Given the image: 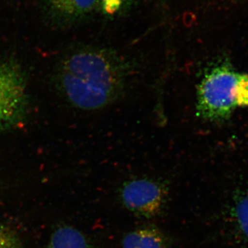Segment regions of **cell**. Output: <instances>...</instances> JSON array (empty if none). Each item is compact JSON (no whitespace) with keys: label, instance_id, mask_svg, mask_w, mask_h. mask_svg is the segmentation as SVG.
<instances>
[{"label":"cell","instance_id":"8992f818","mask_svg":"<svg viewBox=\"0 0 248 248\" xmlns=\"http://www.w3.org/2000/svg\"><path fill=\"white\" fill-rule=\"evenodd\" d=\"M56 17L66 20L78 19L91 14L99 5V0H46Z\"/></svg>","mask_w":248,"mask_h":248},{"label":"cell","instance_id":"52a82bcc","mask_svg":"<svg viewBox=\"0 0 248 248\" xmlns=\"http://www.w3.org/2000/svg\"><path fill=\"white\" fill-rule=\"evenodd\" d=\"M230 217L235 234L248 246V187L239 191L235 196Z\"/></svg>","mask_w":248,"mask_h":248},{"label":"cell","instance_id":"8fae6325","mask_svg":"<svg viewBox=\"0 0 248 248\" xmlns=\"http://www.w3.org/2000/svg\"><path fill=\"white\" fill-rule=\"evenodd\" d=\"M126 0H99L103 11L109 14H116L123 7Z\"/></svg>","mask_w":248,"mask_h":248},{"label":"cell","instance_id":"277c9868","mask_svg":"<svg viewBox=\"0 0 248 248\" xmlns=\"http://www.w3.org/2000/svg\"><path fill=\"white\" fill-rule=\"evenodd\" d=\"M166 235L154 226L140 227L129 232L122 239V248H166Z\"/></svg>","mask_w":248,"mask_h":248},{"label":"cell","instance_id":"ba28073f","mask_svg":"<svg viewBox=\"0 0 248 248\" xmlns=\"http://www.w3.org/2000/svg\"><path fill=\"white\" fill-rule=\"evenodd\" d=\"M46 248H93V246L82 232L75 227L63 225L52 233Z\"/></svg>","mask_w":248,"mask_h":248},{"label":"cell","instance_id":"9c48e42d","mask_svg":"<svg viewBox=\"0 0 248 248\" xmlns=\"http://www.w3.org/2000/svg\"><path fill=\"white\" fill-rule=\"evenodd\" d=\"M24 96L0 99V130L19 122L24 110Z\"/></svg>","mask_w":248,"mask_h":248},{"label":"cell","instance_id":"3957f363","mask_svg":"<svg viewBox=\"0 0 248 248\" xmlns=\"http://www.w3.org/2000/svg\"><path fill=\"white\" fill-rule=\"evenodd\" d=\"M164 183L148 178L124 183L120 199L124 208L140 218H153L161 214L167 203L169 191Z\"/></svg>","mask_w":248,"mask_h":248},{"label":"cell","instance_id":"30bf717a","mask_svg":"<svg viewBox=\"0 0 248 248\" xmlns=\"http://www.w3.org/2000/svg\"><path fill=\"white\" fill-rule=\"evenodd\" d=\"M0 248H24L20 236L11 227L0 223Z\"/></svg>","mask_w":248,"mask_h":248},{"label":"cell","instance_id":"5b68a950","mask_svg":"<svg viewBox=\"0 0 248 248\" xmlns=\"http://www.w3.org/2000/svg\"><path fill=\"white\" fill-rule=\"evenodd\" d=\"M26 81L19 66L4 62L0 63V99L24 96Z\"/></svg>","mask_w":248,"mask_h":248},{"label":"cell","instance_id":"6da1fadb","mask_svg":"<svg viewBox=\"0 0 248 248\" xmlns=\"http://www.w3.org/2000/svg\"><path fill=\"white\" fill-rule=\"evenodd\" d=\"M130 68L128 62L110 50L84 49L63 60L58 82L72 105L81 110H98L120 97Z\"/></svg>","mask_w":248,"mask_h":248},{"label":"cell","instance_id":"7a4b0ae2","mask_svg":"<svg viewBox=\"0 0 248 248\" xmlns=\"http://www.w3.org/2000/svg\"><path fill=\"white\" fill-rule=\"evenodd\" d=\"M239 108H248V74L236 71L225 55L205 71L197 89L196 111L204 120L222 123Z\"/></svg>","mask_w":248,"mask_h":248}]
</instances>
